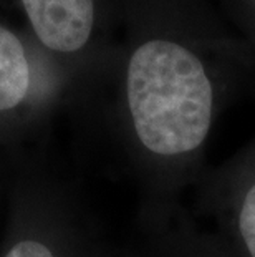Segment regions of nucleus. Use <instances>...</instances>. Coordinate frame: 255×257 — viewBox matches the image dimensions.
Segmentation results:
<instances>
[{"label": "nucleus", "instance_id": "6", "mask_svg": "<svg viewBox=\"0 0 255 257\" xmlns=\"http://www.w3.org/2000/svg\"><path fill=\"white\" fill-rule=\"evenodd\" d=\"M7 257H55L45 244L37 240H22L10 249Z\"/></svg>", "mask_w": 255, "mask_h": 257}, {"label": "nucleus", "instance_id": "5", "mask_svg": "<svg viewBox=\"0 0 255 257\" xmlns=\"http://www.w3.org/2000/svg\"><path fill=\"white\" fill-rule=\"evenodd\" d=\"M224 5L232 19L255 40V0H224Z\"/></svg>", "mask_w": 255, "mask_h": 257}, {"label": "nucleus", "instance_id": "3", "mask_svg": "<svg viewBox=\"0 0 255 257\" xmlns=\"http://www.w3.org/2000/svg\"><path fill=\"white\" fill-rule=\"evenodd\" d=\"M30 88V67L24 45L0 25V111L24 101Z\"/></svg>", "mask_w": 255, "mask_h": 257}, {"label": "nucleus", "instance_id": "2", "mask_svg": "<svg viewBox=\"0 0 255 257\" xmlns=\"http://www.w3.org/2000/svg\"><path fill=\"white\" fill-rule=\"evenodd\" d=\"M39 40L73 55L90 45L98 22V0H22Z\"/></svg>", "mask_w": 255, "mask_h": 257}, {"label": "nucleus", "instance_id": "1", "mask_svg": "<svg viewBox=\"0 0 255 257\" xmlns=\"http://www.w3.org/2000/svg\"><path fill=\"white\" fill-rule=\"evenodd\" d=\"M141 37L128 57L124 95L146 151L172 163L205 145L227 91L250 65L248 47L207 0H134Z\"/></svg>", "mask_w": 255, "mask_h": 257}, {"label": "nucleus", "instance_id": "4", "mask_svg": "<svg viewBox=\"0 0 255 257\" xmlns=\"http://www.w3.org/2000/svg\"><path fill=\"white\" fill-rule=\"evenodd\" d=\"M235 231L243 255L255 257V178L247 183L237 199Z\"/></svg>", "mask_w": 255, "mask_h": 257}]
</instances>
